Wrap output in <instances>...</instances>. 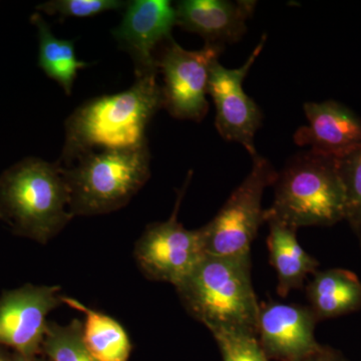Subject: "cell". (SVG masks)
<instances>
[{
	"label": "cell",
	"mask_w": 361,
	"mask_h": 361,
	"mask_svg": "<svg viewBox=\"0 0 361 361\" xmlns=\"http://www.w3.org/2000/svg\"><path fill=\"white\" fill-rule=\"evenodd\" d=\"M163 109L157 75L137 78L129 90L85 102L66 120L59 163L68 167L90 152L137 148L148 144L146 129Z\"/></svg>",
	"instance_id": "6da1fadb"
},
{
	"label": "cell",
	"mask_w": 361,
	"mask_h": 361,
	"mask_svg": "<svg viewBox=\"0 0 361 361\" xmlns=\"http://www.w3.org/2000/svg\"><path fill=\"white\" fill-rule=\"evenodd\" d=\"M63 167L27 158L0 177V213L21 234L47 243L75 216Z\"/></svg>",
	"instance_id": "7a4b0ae2"
},
{
	"label": "cell",
	"mask_w": 361,
	"mask_h": 361,
	"mask_svg": "<svg viewBox=\"0 0 361 361\" xmlns=\"http://www.w3.org/2000/svg\"><path fill=\"white\" fill-rule=\"evenodd\" d=\"M250 261L206 255L176 287L188 312L210 330L256 334L260 305L252 285Z\"/></svg>",
	"instance_id": "3957f363"
},
{
	"label": "cell",
	"mask_w": 361,
	"mask_h": 361,
	"mask_svg": "<svg viewBox=\"0 0 361 361\" xmlns=\"http://www.w3.org/2000/svg\"><path fill=\"white\" fill-rule=\"evenodd\" d=\"M275 184L265 222L275 220L297 230L345 220V196L336 157L312 151L301 154L278 175Z\"/></svg>",
	"instance_id": "277c9868"
},
{
	"label": "cell",
	"mask_w": 361,
	"mask_h": 361,
	"mask_svg": "<svg viewBox=\"0 0 361 361\" xmlns=\"http://www.w3.org/2000/svg\"><path fill=\"white\" fill-rule=\"evenodd\" d=\"M148 144L90 152L63 167L73 216L103 215L127 205L151 176Z\"/></svg>",
	"instance_id": "5b68a950"
},
{
	"label": "cell",
	"mask_w": 361,
	"mask_h": 361,
	"mask_svg": "<svg viewBox=\"0 0 361 361\" xmlns=\"http://www.w3.org/2000/svg\"><path fill=\"white\" fill-rule=\"evenodd\" d=\"M277 178L267 159L259 155L253 158L250 173L214 219L201 228L207 255L250 261L252 242L265 222L263 193Z\"/></svg>",
	"instance_id": "8992f818"
},
{
	"label": "cell",
	"mask_w": 361,
	"mask_h": 361,
	"mask_svg": "<svg viewBox=\"0 0 361 361\" xmlns=\"http://www.w3.org/2000/svg\"><path fill=\"white\" fill-rule=\"evenodd\" d=\"M192 173L178 195L170 219L153 223L146 228L135 247V258L149 279L167 282L177 287L206 257L201 229L188 230L179 221L180 201L184 197Z\"/></svg>",
	"instance_id": "52a82bcc"
},
{
	"label": "cell",
	"mask_w": 361,
	"mask_h": 361,
	"mask_svg": "<svg viewBox=\"0 0 361 361\" xmlns=\"http://www.w3.org/2000/svg\"><path fill=\"white\" fill-rule=\"evenodd\" d=\"M223 51L224 47L219 44H206L199 51H188L173 39L165 42L157 66L164 77L163 109L173 118L197 123L205 118L211 68Z\"/></svg>",
	"instance_id": "ba28073f"
},
{
	"label": "cell",
	"mask_w": 361,
	"mask_h": 361,
	"mask_svg": "<svg viewBox=\"0 0 361 361\" xmlns=\"http://www.w3.org/2000/svg\"><path fill=\"white\" fill-rule=\"evenodd\" d=\"M265 44L264 35L246 63L238 68H227L216 61L209 78L208 94L216 106V129L226 141L242 145L252 159L258 155L254 140L263 116L257 104L247 96L243 82Z\"/></svg>",
	"instance_id": "9c48e42d"
},
{
	"label": "cell",
	"mask_w": 361,
	"mask_h": 361,
	"mask_svg": "<svg viewBox=\"0 0 361 361\" xmlns=\"http://www.w3.org/2000/svg\"><path fill=\"white\" fill-rule=\"evenodd\" d=\"M177 25L175 6L167 0H134L126 6L114 39L135 63V78L158 75L157 47L172 39Z\"/></svg>",
	"instance_id": "30bf717a"
},
{
	"label": "cell",
	"mask_w": 361,
	"mask_h": 361,
	"mask_svg": "<svg viewBox=\"0 0 361 361\" xmlns=\"http://www.w3.org/2000/svg\"><path fill=\"white\" fill-rule=\"evenodd\" d=\"M61 287L23 286L0 299V344L30 356L44 345L47 315L61 301Z\"/></svg>",
	"instance_id": "8fae6325"
},
{
	"label": "cell",
	"mask_w": 361,
	"mask_h": 361,
	"mask_svg": "<svg viewBox=\"0 0 361 361\" xmlns=\"http://www.w3.org/2000/svg\"><path fill=\"white\" fill-rule=\"evenodd\" d=\"M317 322L310 306L263 304L259 310L256 336L270 360L301 361L322 346L315 338Z\"/></svg>",
	"instance_id": "7c38bea8"
},
{
	"label": "cell",
	"mask_w": 361,
	"mask_h": 361,
	"mask_svg": "<svg viewBox=\"0 0 361 361\" xmlns=\"http://www.w3.org/2000/svg\"><path fill=\"white\" fill-rule=\"evenodd\" d=\"M304 111L308 125L294 135L298 146L336 158L360 148L361 118L348 106L336 101L306 103Z\"/></svg>",
	"instance_id": "4fadbf2b"
},
{
	"label": "cell",
	"mask_w": 361,
	"mask_h": 361,
	"mask_svg": "<svg viewBox=\"0 0 361 361\" xmlns=\"http://www.w3.org/2000/svg\"><path fill=\"white\" fill-rule=\"evenodd\" d=\"M257 2L251 0H183L175 6L177 25L197 33L206 44L224 47L236 42L247 32L246 23Z\"/></svg>",
	"instance_id": "5bb4252c"
},
{
	"label": "cell",
	"mask_w": 361,
	"mask_h": 361,
	"mask_svg": "<svg viewBox=\"0 0 361 361\" xmlns=\"http://www.w3.org/2000/svg\"><path fill=\"white\" fill-rule=\"evenodd\" d=\"M267 223L270 229L268 249L271 264L276 271L278 294L286 297L303 286L308 275L317 271L319 262L300 245L296 229L275 220Z\"/></svg>",
	"instance_id": "9a60e30c"
},
{
	"label": "cell",
	"mask_w": 361,
	"mask_h": 361,
	"mask_svg": "<svg viewBox=\"0 0 361 361\" xmlns=\"http://www.w3.org/2000/svg\"><path fill=\"white\" fill-rule=\"evenodd\" d=\"M307 297L318 322L349 314L361 308V281L355 273L341 268L316 271Z\"/></svg>",
	"instance_id": "2e32d148"
},
{
	"label": "cell",
	"mask_w": 361,
	"mask_h": 361,
	"mask_svg": "<svg viewBox=\"0 0 361 361\" xmlns=\"http://www.w3.org/2000/svg\"><path fill=\"white\" fill-rule=\"evenodd\" d=\"M61 301L85 315L82 341L90 355L97 361L129 360L132 344L120 323L71 297L61 296Z\"/></svg>",
	"instance_id": "e0dca14e"
},
{
	"label": "cell",
	"mask_w": 361,
	"mask_h": 361,
	"mask_svg": "<svg viewBox=\"0 0 361 361\" xmlns=\"http://www.w3.org/2000/svg\"><path fill=\"white\" fill-rule=\"evenodd\" d=\"M30 21L39 33V68L47 77L56 80L66 94H71L78 71L87 68L90 63L78 59L73 40L54 37L42 13H33Z\"/></svg>",
	"instance_id": "ac0fdd59"
},
{
	"label": "cell",
	"mask_w": 361,
	"mask_h": 361,
	"mask_svg": "<svg viewBox=\"0 0 361 361\" xmlns=\"http://www.w3.org/2000/svg\"><path fill=\"white\" fill-rule=\"evenodd\" d=\"M45 353L52 361H97L82 341V323H49L44 341Z\"/></svg>",
	"instance_id": "d6986e66"
},
{
	"label": "cell",
	"mask_w": 361,
	"mask_h": 361,
	"mask_svg": "<svg viewBox=\"0 0 361 361\" xmlns=\"http://www.w3.org/2000/svg\"><path fill=\"white\" fill-rule=\"evenodd\" d=\"M336 159L345 196V220L361 244V147Z\"/></svg>",
	"instance_id": "ffe728a7"
},
{
	"label": "cell",
	"mask_w": 361,
	"mask_h": 361,
	"mask_svg": "<svg viewBox=\"0 0 361 361\" xmlns=\"http://www.w3.org/2000/svg\"><path fill=\"white\" fill-rule=\"evenodd\" d=\"M211 334L223 361H270L255 334L237 329H217Z\"/></svg>",
	"instance_id": "44dd1931"
},
{
	"label": "cell",
	"mask_w": 361,
	"mask_h": 361,
	"mask_svg": "<svg viewBox=\"0 0 361 361\" xmlns=\"http://www.w3.org/2000/svg\"><path fill=\"white\" fill-rule=\"evenodd\" d=\"M122 0H52L37 7V11L61 18H90L109 11L126 8Z\"/></svg>",
	"instance_id": "7402d4cb"
},
{
	"label": "cell",
	"mask_w": 361,
	"mask_h": 361,
	"mask_svg": "<svg viewBox=\"0 0 361 361\" xmlns=\"http://www.w3.org/2000/svg\"><path fill=\"white\" fill-rule=\"evenodd\" d=\"M301 361H348L339 351L322 345L319 349Z\"/></svg>",
	"instance_id": "603a6c76"
},
{
	"label": "cell",
	"mask_w": 361,
	"mask_h": 361,
	"mask_svg": "<svg viewBox=\"0 0 361 361\" xmlns=\"http://www.w3.org/2000/svg\"><path fill=\"white\" fill-rule=\"evenodd\" d=\"M2 218V215H1V213H0V219H1Z\"/></svg>",
	"instance_id": "cb8c5ba5"
},
{
	"label": "cell",
	"mask_w": 361,
	"mask_h": 361,
	"mask_svg": "<svg viewBox=\"0 0 361 361\" xmlns=\"http://www.w3.org/2000/svg\"><path fill=\"white\" fill-rule=\"evenodd\" d=\"M20 361H30V360H20Z\"/></svg>",
	"instance_id": "d4e9b609"
},
{
	"label": "cell",
	"mask_w": 361,
	"mask_h": 361,
	"mask_svg": "<svg viewBox=\"0 0 361 361\" xmlns=\"http://www.w3.org/2000/svg\"><path fill=\"white\" fill-rule=\"evenodd\" d=\"M0 361H2V360H0Z\"/></svg>",
	"instance_id": "484cf974"
}]
</instances>
